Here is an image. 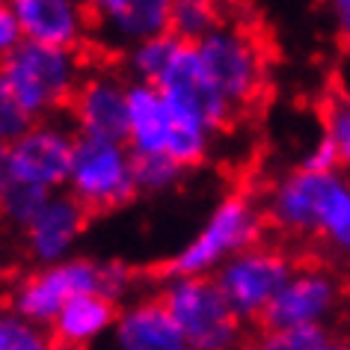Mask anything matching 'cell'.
<instances>
[{"label": "cell", "instance_id": "13", "mask_svg": "<svg viewBox=\"0 0 350 350\" xmlns=\"http://www.w3.org/2000/svg\"><path fill=\"white\" fill-rule=\"evenodd\" d=\"M12 10L21 24L24 42L86 54V42L92 39L90 3H75V0H15Z\"/></svg>", "mask_w": 350, "mask_h": 350}, {"label": "cell", "instance_id": "31", "mask_svg": "<svg viewBox=\"0 0 350 350\" xmlns=\"http://www.w3.org/2000/svg\"><path fill=\"white\" fill-rule=\"evenodd\" d=\"M51 350H68V347H59V345H54V347H51Z\"/></svg>", "mask_w": 350, "mask_h": 350}, {"label": "cell", "instance_id": "18", "mask_svg": "<svg viewBox=\"0 0 350 350\" xmlns=\"http://www.w3.org/2000/svg\"><path fill=\"white\" fill-rule=\"evenodd\" d=\"M119 303H113L104 294H83L75 297L63 312L54 318V323L48 327L54 345L68 347V350H83L92 341H98L101 336H107L116 327L119 318Z\"/></svg>", "mask_w": 350, "mask_h": 350}, {"label": "cell", "instance_id": "29", "mask_svg": "<svg viewBox=\"0 0 350 350\" xmlns=\"http://www.w3.org/2000/svg\"><path fill=\"white\" fill-rule=\"evenodd\" d=\"M15 185L12 178V161H10V146L0 143V199H3V193Z\"/></svg>", "mask_w": 350, "mask_h": 350}, {"label": "cell", "instance_id": "9", "mask_svg": "<svg viewBox=\"0 0 350 350\" xmlns=\"http://www.w3.org/2000/svg\"><path fill=\"white\" fill-rule=\"evenodd\" d=\"M77 134L66 116L33 122L30 131L10 146L15 185H27L45 193H66Z\"/></svg>", "mask_w": 350, "mask_h": 350}, {"label": "cell", "instance_id": "17", "mask_svg": "<svg viewBox=\"0 0 350 350\" xmlns=\"http://www.w3.org/2000/svg\"><path fill=\"white\" fill-rule=\"evenodd\" d=\"M172 134V104L157 86L128 81V139L131 154L166 157Z\"/></svg>", "mask_w": 350, "mask_h": 350}, {"label": "cell", "instance_id": "30", "mask_svg": "<svg viewBox=\"0 0 350 350\" xmlns=\"http://www.w3.org/2000/svg\"><path fill=\"white\" fill-rule=\"evenodd\" d=\"M329 350H350V338H336L329 345Z\"/></svg>", "mask_w": 350, "mask_h": 350}, {"label": "cell", "instance_id": "6", "mask_svg": "<svg viewBox=\"0 0 350 350\" xmlns=\"http://www.w3.org/2000/svg\"><path fill=\"white\" fill-rule=\"evenodd\" d=\"M66 193L77 199L90 217L110 214L131 205L139 196L131 148L125 143L77 137Z\"/></svg>", "mask_w": 350, "mask_h": 350}, {"label": "cell", "instance_id": "24", "mask_svg": "<svg viewBox=\"0 0 350 350\" xmlns=\"http://www.w3.org/2000/svg\"><path fill=\"white\" fill-rule=\"evenodd\" d=\"M54 193H45V190L27 187V185H12L0 199V220L3 226H10L18 234H24L30 229V223L42 214V208L48 205V199Z\"/></svg>", "mask_w": 350, "mask_h": 350}, {"label": "cell", "instance_id": "21", "mask_svg": "<svg viewBox=\"0 0 350 350\" xmlns=\"http://www.w3.org/2000/svg\"><path fill=\"white\" fill-rule=\"evenodd\" d=\"M332 332L327 327H288V329H267L258 327L256 336L243 341L241 350H329Z\"/></svg>", "mask_w": 350, "mask_h": 350}, {"label": "cell", "instance_id": "14", "mask_svg": "<svg viewBox=\"0 0 350 350\" xmlns=\"http://www.w3.org/2000/svg\"><path fill=\"white\" fill-rule=\"evenodd\" d=\"M172 0H98L90 3L92 39H104L125 54L128 48L170 33Z\"/></svg>", "mask_w": 350, "mask_h": 350}, {"label": "cell", "instance_id": "10", "mask_svg": "<svg viewBox=\"0 0 350 350\" xmlns=\"http://www.w3.org/2000/svg\"><path fill=\"white\" fill-rule=\"evenodd\" d=\"M66 122L83 139H128V77L107 66H90L66 107Z\"/></svg>", "mask_w": 350, "mask_h": 350}, {"label": "cell", "instance_id": "3", "mask_svg": "<svg viewBox=\"0 0 350 350\" xmlns=\"http://www.w3.org/2000/svg\"><path fill=\"white\" fill-rule=\"evenodd\" d=\"M265 238V211L247 193H229L214 205L199 232L163 265V279L214 276L238 252Z\"/></svg>", "mask_w": 350, "mask_h": 350}, {"label": "cell", "instance_id": "25", "mask_svg": "<svg viewBox=\"0 0 350 350\" xmlns=\"http://www.w3.org/2000/svg\"><path fill=\"white\" fill-rule=\"evenodd\" d=\"M187 170H181L170 157H157V154H134V178L139 196H154L166 193L185 178Z\"/></svg>", "mask_w": 350, "mask_h": 350}, {"label": "cell", "instance_id": "19", "mask_svg": "<svg viewBox=\"0 0 350 350\" xmlns=\"http://www.w3.org/2000/svg\"><path fill=\"white\" fill-rule=\"evenodd\" d=\"M185 42L175 39L172 33L157 39H148L143 45H134L122 54V68H125V77L131 83H148L157 86V81L166 75V68L172 66L175 54L181 51Z\"/></svg>", "mask_w": 350, "mask_h": 350}, {"label": "cell", "instance_id": "4", "mask_svg": "<svg viewBox=\"0 0 350 350\" xmlns=\"http://www.w3.org/2000/svg\"><path fill=\"white\" fill-rule=\"evenodd\" d=\"M161 303L185 336L187 350H241L247 341L243 323L211 276L163 279Z\"/></svg>", "mask_w": 350, "mask_h": 350}, {"label": "cell", "instance_id": "15", "mask_svg": "<svg viewBox=\"0 0 350 350\" xmlns=\"http://www.w3.org/2000/svg\"><path fill=\"white\" fill-rule=\"evenodd\" d=\"M90 220L92 217L86 214V208L77 199H72L68 193H54L48 199V205L42 208V214L30 223V229L21 234L24 250L36 261V267L59 265V261L72 258Z\"/></svg>", "mask_w": 350, "mask_h": 350}, {"label": "cell", "instance_id": "20", "mask_svg": "<svg viewBox=\"0 0 350 350\" xmlns=\"http://www.w3.org/2000/svg\"><path fill=\"white\" fill-rule=\"evenodd\" d=\"M226 18L208 0H172L170 12V33L185 45H196L208 33H214Z\"/></svg>", "mask_w": 350, "mask_h": 350}, {"label": "cell", "instance_id": "12", "mask_svg": "<svg viewBox=\"0 0 350 350\" xmlns=\"http://www.w3.org/2000/svg\"><path fill=\"white\" fill-rule=\"evenodd\" d=\"M341 300V288L336 276L318 267H297L288 282L279 288L276 300L270 303L258 327L288 329V327H327L336 306Z\"/></svg>", "mask_w": 350, "mask_h": 350}, {"label": "cell", "instance_id": "8", "mask_svg": "<svg viewBox=\"0 0 350 350\" xmlns=\"http://www.w3.org/2000/svg\"><path fill=\"white\" fill-rule=\"evenodd\" d=\"M104 291V261L95 258H66L59 265L36 267L21 276L10 291V303L18 314L33 323L51 327L54 318L66 309L75 297L101 294Z\"/></svg>", "mask_w": 350, "mask_h": 350}, {"label": "cell", "instance_id": "28", "mask_svg": "<svg viewBox=\"0 0 350 350\" xmlns=\"http://www.w3.org/2000/svg\"><path fill=\"white\" fill-rule=\"evenodd\" d=\"M329 27L345 48H350V0H332L329 3Z\"/></svg>", "mask_w": 350, "mask_h": 350}, {"label": "cell", "instance_id": "27", "mask_svg": "<svg viewBox=\"0 0 350 350\" xmlns=\"http://www.w3.org/2000/svg\"><path fill=\"white\" fill-rule=\"evenodd\" d=\"M21 42H24V33H21L18 18H15L12 3H0V63H3Z\"/></svg>", "mask_w": 350, "mask_h": 350}, {"label": "cell", "instance_id": "1", "mask_svg": "<svg viewBox=\"0 0 350 350\" xmlns=\"http://www.w3.org/2000/svg\"><path fill=\"white\" fill-rule=\"evenodd\" d=\"M265 223L294 238H318L350 256V181L341 172H285L265 199Z\"/></svg>", "mask_w": 350, "mask_h": 350}, {"label": "cell", "instance_id": "7", "mask_svg": "<svg viewBox=\"0 0 350 350\" xmlns=\"http://www.w3.org/2000/svg\"><path fill=\"white\" fill-rule=\"evenodd\" d=\"M294 270H297L294 258L282 247L261 241L256 247L229 258L211 279L243 323L252 321L261 323L270 303L276 300L279 288L288 282V276Z\"/></svg>", "mask_w": 350, "mask_h": 350}, {"label": "cell", "instance_id": "26", "mask_svg": "<svg viewBox=\"0 0 350 350\" xmlns=\"http://www.w3.org/2000/svg\"><path fill=\"white\" fill-rule=\"evenodd\" d=\"M30 125H33V119L27 116V110L21 107L12 90L6 86V81L0 77V143L12 146L18 137L27 134Z\"/></svg>", "mask_w": 350, "mask_h": 350}, {"label": "cell", "instance_id": "32", "mask_svg": "<svg viewBox=\"0 0 350 350\" xmlns=\"http://www.w3.org/2000/svg\"><path fill=\"white\" fill-rule=\"evenodd\" d=\"M0 229H3V220H0Z\"/></svg>", "mask_w": 350, "mask_h": 350}, {"label": "cell", "instance_id": "23", "mask_svg": "<svg viewBox=\"0 0 350 350\" xmlns=\"http://www.w3.org/2000/svg\"><path fill=\"white\" fill-rule=\"evenodd\" d=\"M54 338H51L48 327L33 323L12 309V306H0V350H51Z\"/></svg>", "mask_w": 350, "mask_h": 350}, {"label": "cell", "instance_id": "16", "mask_svg": "<svg viewBox=\"0 0 350 350\" xmlns=\"http://www.w3.org/2000/svg\"><path fill=\"white\" fill-rule=\"evenodd\" d=\"M113 338L116 350H187L185 336L175 327L161 297H139L122 306Z\"/></svg>", "mask_w": 350, "mask_h": 350}, {"label": "cell", "instance_id": "2", "mask_svg": "<svg viewBox=\"0 0 350 350\" xmlns=\"http://www.w3.org/2000/svg\"><path fill=\"white\" fill-rule=\"evenodd\" d=\"M86 68L90 63L81 51H59L36 45V42H21L0 63V77L27 110V116L33 122H42L63 116Z\"/></svg>", "mask_w": 350, "mask_h": 350}, {"label": "cell", "instance_id": "22", "mask_svg": "<svg viewBox=\"0 0 350 350\" xmlns=\"http://www.w3.org/2000/svg\"><path fill=\"white\" fill-rule=\"evenodd\" d=\"M321 137L332 146L341 170H350V92H332L321 110Z\"/></svg>", "mask_w": 350, "mask_h": 350}, {"label": "cell", "instance_id": "11", "mask_svg": "<svg viewBox=\"0 0 350 350\" xmlns=\"http://www.w3.org/2000/svg\"><path fill=\"white\" fill-rule=\"evenodd\" d=\"M157 90H161V95L170 104L193 113L196 119H202L214 134L226 131L234 122V116H238L229 107V101L223 98V92L217 90V83L211 81L196 45H181L172 66L157 81Z\"/></svg>", "mask_w": 350, "mask_h": 350}, {"label": "cell", "instance_id": "5", "mask_svg": "<svg viewBox=\"0 0 350 350\" xmlns=\"http://www.w3.org/2000/svg\"><path fill=\"white\" fill-rule=\"evenodd\" d=\"M196 51L234 113L250 110L261 98L267 86V57L252 30L223 21L214 33L196 42Z\"/></svg>", "mask_w": 350, "mask_h": 350}]
</instances>
